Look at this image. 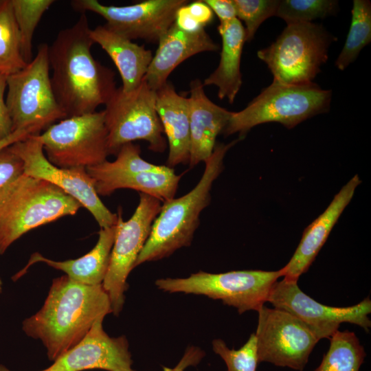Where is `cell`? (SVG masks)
<instances>
[{"mask_svg":"<svg viewBox=\"0 0 371 371\" xmlns=\"http://www.w3.org/2000/svg\"><path fill=\"white\" fill-rule=\"evenodd\" d=\"M54 2V0H11L21 36V54L27 64L33 59L32 38L35 29Z\"/></svg>","mask_w":371,"mask_h":371,"instance_id":"cell-28","label":"cell"},{"mask_svg":"<svg viewBox=\"0 0 371 371\" xmlns=\"http://www.w3.org/2000/svg\"><path fill=\"white\" fill-rule=\"evenodd\" d=\"M332 91L310 82L288 85L276 80L263 89L242 111L232 112L222 134L244 136L255 126L276 122L291 129L329 110Z\"/></svg>","mask_w":371,"mask_h":371,"instance_id":"cell-5","label":"cell"},{"mask_svg":"<svg viewBox=\"0 0 371 371\" xmlns=\"http://www.w3.org/2000/svg\"><path fill=\"white\" fill-rule=\"evenodd\" d=\"M283 276L282 268L219 273L199 271L187 278L157 279L155 285L164 292L201 295L220 300L242 314L248 311H257L264 305L273 284Z\"/></svg>","mask_w":371,"mask_h":371,"instance_id":"cell-7","label":"cell"},{"mask_svg":"<svg viewBox=\"0 0 371 371\" xmlns=\"http://www.w3.org/2000/svg\"><path fill=\"white\" fill-rule=\"evenodd\" d=\"M12 150L24 164V174L46 181L78 201L93 215L100 228L117 223V214L102 202L86 168H59L47 159L38 134L32 135L12 144Z\"/></svg>","mask_w":371,"mask_h":371,"instance_id":"cell-13","label":"cell"},{"mask_svg":"<svg viewBox=\"0 0 371 371\" xmlns=\"http://www.w3.org/2000/svg\"><path fill=\"white\" fill-rule=\"evenodd\" d=\"M267 302L274 308L286 311L300 319L318 341L329 339L344 322L357 325L366 332L371 326L369 317L371 300L369 297L351 306H329L304 293L297 281L283 278L273 284Z\"/></svg>","mask_w":371,"mask_h":371,"instance_id":"cell-14","label":"cell"},{"mask_svg":"<svg viewBox=\"0 0 371 371\" xmlns=\"http://www.w3.org/2000/svg\"><path fill=\"white\" fill-rule=\"evenodd\" d=\"M90 36L94 43H98L106 52L115 65L122 78V89L129 92L139 87L152 61V52L104 25L91 30Z\"/></svg>","mask_w":371,"mask_h":371,"instance_id":"cell-22","label":"cell"},{"mask_svg":"<svg viewBox=\"0 0 371 371\" xmlns=\"http://www.w3.org/2000/svg\"><path fill=\"white\" fill-rule=\"evenodd\" d=\"M213 351L219 355L227 366L226 371H256L258 358L255 333L239 349H230L221 339L212 341Z\"/></svg>","mask_w":371,"mask_h":371,"instance_id":"cell-31","label":"cell"},{"mask_svg":"<svg viewBox=\"0 0 371 371\" xmlns=\"http://www.w3.org/2000/svg\"><path fill=\"white\" fill-rule=\"evenodd\" d=\"M81 207L56 186L24 174L0 195V254L27 232Z\"/></svg>","mask_w":371,"mask_h":371,"instance_id":"cell-4","label":"cell"},{"mask_svg":"<svg viewBox=\"0 0 371 371\" xmlns=\"http://www.w3.org/2000/svg\"><path fill=\"white\" fill-rule=\"evenodd\" d=\"M222 40L220 61L217 68L204 80L203 86L214 85L218 97L232 104L243 81L240 60L245 40L244 26L237 18L220 23L217 27Z\"/></svg>","mask_w":371,"mask_h":371,"instance_id":"cell-23","label":"cell"},{"mask_svg":"<svg viewBox=\"0 0 371 371\" xmlns=\"http://www.w3.org/2000/svg\"><path fill=\"white\" fill-rule=\"evenodd\" d=\"M187 4L177 10L175 18V25L180 30L187 32H196L203 29L204 27L196 22L190 14Z\"/></svg>","mask_w":371,"mask_h":371,"instance_id":"cell-38","label":"cell"},{"mask_svg":"<svg viewBox=\"0 0 371 371\" xmlns=\"http://www.w3.org/2000/svg\"><path fill=\"white\" fill-rule=\"evenodd\" d=\"M161 203L153 196L139 193V203L126 221L122 218L121 208H118L114 243L108 270L102 284L109 297L112 313L116 316L124 306L127 278L135 267L152 225L160 212Z\"/></svg>","mask_w":371,"mask_h":371,"instance_id":"cell-11","label":"cell"},{"mask_svg":"<svg viewBox=\"0 0 371 371\" xmlns=\"http://www.w3.org/2000/svg\"><path fill=\"white\" fill-rule=\"evenodd\" d=\"M186 0H146L135 4L106 5L97 0L71 1L73 9L92 12L106 20L105 26L132 41L143 39L156 43L174 23L177 10Z\"/></svg>","mask_w":371,"mask_h":371,"instance_id":"cell-15","label":"cell"},{"mask_svg":"<svg viewBox=\"0 0 371 371\" xmlns=\"http://www.w3.org/2000/svg\"><path fill=\"white\" fill-rule=\"evenodd\" d=\"M49 69V45L41 43L30 63L6 78L5 103L13 131L32 126L46 129L67 117L55 98Z\"/></svg>","mask_w":371,"mask_h":371,"instance_id":"cell-9","label":"cell"},{"mask_svg":"<svg viewBox=\"0 0 371 371\" xmlns=\"http://www.w3.org/2000/svg\"><path fill=\"white\" fill-rule=\"evenodd\" d=\"M104 112L66 117L48 126L38 138L44 153L59 168H88L109 155Z\"/></svg>","mask_w":371,"mask_h":371,"instance_id":"cell-10","label":"cell"},{"mask_svg":"<svg viewBox=\"0 0 371 371\" xmlns=\"http://www.w3.org/2000/svg\"><path fill=\"white\" fill-rule=\"evenodd\" d=\"M187 8L192 18L203 27L213 20L214 13L203 1L188 3Z\"/></svg>","mask_w":371,"mask_h":371,"instance_id":"cell-37","label":"cell"},{"mask_svg":"<svg viewBox=\"0 0 371 371\" xmlns=\"http://www.w3.org/2000/svg\"><path fill=\"white\" fill-rule=\"evenodd\" d=\"M218 46L205 28L187 32L173 23L158 41L157 49L144 80L154 90L168 82L172 71L188 58L205 52H216Z\"/></svg>","mask_w":371,"mask_h":371,"instance_id":"cell-19","label":"cell"},{"mask_svg":"<svg viewBox=\"0 0 371 371\" xmlns=\"http://www.w3.org/2000/svg\"><path fill=\"white\" fill-rule=\"evenodd\" d=\"M339 3L335 0H280L276 16L286 24L311 23L335 14Z\"/></svg>","mask_w":371,"mask_h":371,"instance_id":"cell-29","label":"cell"},{"mask_svg":"<svg viewBox=\"0 0 371 371\" xmlns=\"http://www.w3.org/2000/svg\"><path fill=\"white\" fill-rule=\"evenodd\" d=\"M156 110L168 144L166 166L187 164L190 159V131L188 98L179 94L167 82L156 90Z\"/></svg>","mask_w":371,"mask_h":371,"instance_id":"cell-20","label":"cell"},{"mask_svg":"<svg viewBox=\"0 0 371 371\" xmlns=\"http://www.w3.org/2000/svg\"><path fill=\"white\" fill-rule=\"evenodd\" d=\"M329 339V348L315 371H359L366 353L355 333L338 330Z\"/></svg>","mask_w":371,"mask_h":371,"instance_id":"cell-25","label":"cell"},{"mask_svg":"<svg viewBox=\"0 0 371 371\" xmlns=\"http://www.w3.org/2000/svg\"><path fill=\"white\" fill-rule=\"evenodd\" d=\"M24 175V164L9 146L0 150V195Z\"/></svg>","mask_w":371,"mask_h":371,"instance_id":"cell-33","label":"cell"},{"mask_svg":"<svg viewBox=\"0 0 371 371\" xmlns=\"http://www.w3.org/2000/svg\"><path fill=\"white\" fill-rule=\"evenodd\" d=\"M104 318L97 319L75 346L63 353L46 371H135L124 335L110 337L103 329Z\"/></svg>","mask_w":371,"mask_h":371,"instance_id":"cell-16","label":"cell"},{"mask_svg":"<svg viewBox=\"0 0 371 371\" xmlns=\"http://www.w3.org/2000/svg\"><path fill=\"white\" fill-rule=\"evenodd\" d=\"M43 128L38 126H32L16 130L8 137L0 140V150L25 139L32 135L40 134Z\"/></svg>","mask_w":371,"mask_h":371,"instance_id":"cell-39","label":"cell"},{"mask_svg":"<svg viewBox=\"0 0 371 371\" xmlns=\"http://www.w3.org/2000/svg\"><path fill=\"white\" fill-rule=\"evenodd\" d=\"M155 102L156 91L144 80L131 91L115 89L104 109L109 155H116L122 146L136 140L147 142L153 152L166 150L167 142Z\"/></svg>","mask_w":371,"mask_h":371,"instance_id":"cell-8","label":"cell"},{"mask_svg":"<svg viewBox=\"0 0 371 371\" xmlns=\"http://www.w3.org/2000/svg\"><path fill=\"white\" fill-rule=\"evenodd\" d=\"M241 139L240 137L227 144H216L212 154L204 162V172L194 188L181 197L163 202L135 267L168 258L179 249L191 245L200 214L210 203L213 183L224 168V157Z\"/></svg>","mask_w":371,"mask_h":371,"instance_id":"cell-3","label":"cell"},{"mask_svg":"<svg viewBox=\"0 0 371 371\" xmlns=\"http://www.w3.org/2000/svg\"><path fill=\"white\" fill-rule=\"evenodd\" d=\"M26 65L11 0H0V74L8 77Z\"/></svg>","mask_w":371,"mask_h":371,"instance_id":"cell-26","label":"cell"},{"mask_svg":"<svg viewBox=\"0 0 371 371\" xmlns=\"http://www.w3.org/2000/svg\"><path fill=\"white\" fill-rule=\"evenodd\" d=\"M205 355V352L200 348L190 346L186 348L177 365L173 368H167L166 371H184L190 366H196L201 362Z\"/></svg>","mask_w":371,"mask_h":371,"instance_id":"cell-36","label":"cell"},{"mask_svg":"<svg viewBox=\"0 0 371 371\" xmlns=\"http://www.w3.org/2000/svg\"><path fill=\"white\" fill-rule=\"evenodd\" d=\"M88 19L60 30L49 46L50 78L58 104L67 117L96 111L115 89V74L94 58Z\"/></svg>","mask_w":371,"mask_h":371,"instance_id":"cell-1","label":"cell"},{"mask_svg":"<svg viewBox=\"0 0 371 371\" xmlns=\"http://www.w3.org/2000/svg\"><path fill=\"white\" fill-rule=\"evenodd\" d=\"M1 289H2V281L0 278V292L1 291Z\"/></svg>","mask_w":371,"mask_h":371,"instance_id":"cell-41","label":"cell"},{"mask_svg":"<svg viewBox=\"0 0 371 371\" xmlns=\"http://www.w3.org/2000/svg\"><path fill=\"white\" fill-rule=\"evenodd\" d=\"M99 196H109L118 189L128 188L153 196L161 202L175 198L182 175L173 168H160L137 172L118 174L88 173Z\"/></svg>","mask_w":371,"mask_h":371,"instance_id":"cell-24","label":"cell"},{"mask_svg":"<svg viewBox=\"0 0 371 371\" xmlns=\"http://www.w3.org/2000/svg\"><path fill=\"white\" fill-rule=\"evenodd\" d=\"M220 20V23L227 22L236 18V11L233 0L203 1Z\"/></svg>","mask_w":371,"mask_h":371,"instance_id":"cell-35","label":"cell"},{"mask_svg":"<svg viewBox=\"0 0 371 371\" xmlns=\"http://www.w3.org/2000/svg\"><path fill=\"white\" fill-rule=\"evenodd\" d=\"M361 183L359 175H355L334 196L324 212L306 227L293 255L282 267L284 278L297 281L308 271Z\"/></svg>","mask_w":371,"mask_h":371,"instance_id":"cell-17","label":"cell"},{"mask_svg":"<svg viewBox=\"0 0 371 371\" xmlns=\"http://www.w3.org/2000/svg\"><path fill=\"white\" fill-rule=\"evenodd\" d=\"M337 38L321 24H287L276 40L260 49L273 80L288 85L313 82L328 58V49Z\"/></svg>","mask_w":371,"mask_h":371,"instance_id":"cell-6","label":"cell"},{"mask_svg":"<svg viewBox=\"0 0 371 371\" xmlns=\"http://www.w3.org/2000/svg\"><path fill=\"white\" fill-rule=\"evenodd\" d=\"M0 371H11L3 365H0ZM42 371H46L45 370Z\"/></svg>","mask_w":371,"mask_h":371,"instance_id":"cell-40","label":"cell"},{"mask_svg":"<svg viewBox=\"0 0 371 371\" xmlns=\"http://www.w3.org/2000/svg\"><path fill=\"white\" fill-rule=\"evenodd\" d=\"M188 100L190 131L188 164L193 168L211 156L216 137L226 127L232 112L210 100L199 79L191 81Z\"/></svg>","mask_w":371,"mask_h":371,"instance_id":"cell-18","label":"cell"},{"mask_svg":"<svg viewBox=\"0 0 371 371\" xmlns=\"http://www.w3.org/2000/svg\"><path fill=\"white\" fill-rule=\"evenodd\" d=\"M111 313L102 284H82L65 275L52 280L43 306L23 321V330L41 340L54 361L80 342L97 319Z\"/></svg>","mask_w":371,"mask_h":371,"instance_id":"cell-2","label":"cell"},{"mask_svg":"<svg viewBox=\"0 0 371 371\" xmlns=\"http://www.w3.org/2000/svg\"><path fill=\"white\" fill-rule=\"evenodd\" d=\"M138 145L128 143L122 146L113 161H105L91 167L86 168L88 173L118 174L154 170L161 165H155L146 161L141 157Z\"/></svg>","mask_w":371,"mask_h":371,"instance_id":"cell-30","label":"cell"},{"mask_svg":"<svg viewBox=\"0 0 371 371\" xmlns=\"http://www.w3.org/2000/svg\"><path fill=\"white\" fill-rule=\"evenodd\" d=\"M348 34L335 65L344 70L371 41V3L368 0H354Z\"/></svg>","mask_w":371,"mask_h":371,"instance_id":"cell-27","label":"cell"},{"mask_svg":"<svg viewBox=\"0 0 371 371\" xmlns=\"http://www.w3.org/2000/svg\"><path fill=\"white\" fill-rule=\"evenodd\" d=\"M236 18L245 23V40L250 42L267 19L276 16L280 0H233Z\"/></svg>","mask_w":371,"mask_h":371,"instance_id":"cell-32","label":"cell"},{"mask_svg":"<svg viewBox=\"0 0 371 371\" xmlns=\"http://www.w3.org/2000/svg\"><path fill=\"white\" fill-rule=\"evenodd\" d=\"M116 224L100 228L98 240L94 247L85 255L73 260L56 261L47 258L38 252L30 258L27 265L13 278L14 280L25 273L36 262H43L65 273L71 280L86 285L102 284L109 265L114 243Z\"/></svg>","mask_w":371,"mask_h":371,"instance_id":"cell-21","label":"cell"},{"mask_svg":"<svg viewBox=\"0 0 371 371\" xmlns=\"http://www.w3.org/2000/svg\"><path fill=\"white\" fill-rule=\"evenodd\" d=\"M6 76L0 74V140L10 135L12 132V123L4 99L7 87Z\"/></svg>","mask_w":371,"mask_h":371,"instance_id":"cell-34","label":"cell"},{"mask_svg":"<svg viewBox=\"0 0 371 371\" xmlns=\"http://www.w3.org/2000/svg\"><path fill=\"white\" fill-rule=\"evenodd\" d=\"M255 336L259 363L302 371L319 341L310 329L286 311L262 305Z\"/></svg>","mask_w":371,"mask_h":371,"instance_id":"cell-12","label":"cell"}]
</instances>
